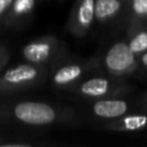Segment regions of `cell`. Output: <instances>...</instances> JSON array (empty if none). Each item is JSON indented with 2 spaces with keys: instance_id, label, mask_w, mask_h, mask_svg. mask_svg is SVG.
<instances>
[{
  "instance_id": "cell-1",
  "label": "cell",
  "mask_w": 147,
  "mask_h": 147,
  "mask_svg": "<svg viewBox=\"0 0 147 147\" xmlns=\"http://www.w3.org/2000/svg\"><path fill=\"white\" fill-rule=\"evenodd\" d=\"M15 117L30 125H45L54 122L56 114L55 110L42 102L36 101H23L14 108Z\"/></svg>"
},
{
  "instance_id": "cell-2",
  "label": "cell",
  "mask_w": 147,
  "mask_h": 147,
  "mask_svg": "<svg viewBox=\"0 0 147 147\" xmlns=\"http://www.w3.org/2000/svg\"><path fill=\"white\" fill-rule=\"evenodd\" d=\"M105 62L110 71L122 74L129 70L134 63V53L131 51L127 44L117 42L108 51Z\"/></svg>"
},
{
  "instance_id": "cell-3",
  "label": "cell",
  "mask_w": 147,
  "mask_h": 147,
  "mask_svg": "<svg viewBox=\"0 0 147 147\" xmlns=\"http://www.w3.org/2000/svg\"><path fill=\"white\" fill-rule=\"evenodd\" d=\"M127 110V105L123 100H100L93 106V111L102 118H116L124 115Z\"/></svg>"
},
{
  "instance_id": "cell-4",
  "label": "cell",
  "mask_w": 147,
  "mask_h": 147,
  "mask_svg": "<svg viewBox=\"0 0 147 147\" xmlns=\"http://www.w3.org/2000/svg\"><path fill=\"white\" fill-rule=\"evenodd\" d=\"M38 71L30 64H20L7 70L3 75V80L11 85H20L30 83L36 79Z\"/></svg>"
},
{
  "instance_id": "cell-5",
  "label": "cell",
  "mask_w": 147,
  "mask_h": 147,
  "mask_svg": "<svg viewBox=\"0 0 147 147\" xmlns=\"http://www.w3.org/2000/svg\"><path fill=\"white\" fill-rule=\"evenodd\" d=\"M52 52V45L45 41H33L28 44L23 48V56L32 62V63H40L47 60Z\"/></svg>"
},
{
  "instance_id": "cell-6",
  "label": "cell",
  "mask_w": 147,
  "mask_h": 147,
  "mask_svg": "<svg viewBox=\"0 0 147 147\" xmlns=\"http://www.w3.org/2000/svg\"><path fill=\"white\" fill-rule=\"evenodd\" d=\"M121 9L119 0H95L94 3V17L105 21L117 14Z\"/></svg>"
},
{
  "instance_id": "cell-7",
  "label": "cell",
  "mask_w": 147,
  "mask_h": 147,
  "mask_svg": "<svg viewBox=\"0 0 147 147\" xmlns=\"http://www.w3.org/2000/svg\"><path fill=\"white\" fill-rule=\"evenodd\" d=\"M109 90V82L106 78L95 77L84 82L80 86V91L84 95L87 96H100L108 92Z\"/></svg>"
},
{
  "instance_id": "cell-8",
  "label": "cell",
  "mask_w": 147,
  "mask_h": 147,
  "mask_svg": "<svg viewBox=\"0 0 147 147\" xmlns=\"http://www.w3.org/2000/svg\"><path fill=\"white\" fill-rule=\"evenodd\" d=\"M83 72V69L78 64H69L60 68L54 74V82L57 85H67L74 80H76Z\"/></svg>"
},
{
  "instance_id": "cell-9",
  "label": "cell",
  "mask_w": 147,
  "mask_h": 147,
  "mask_svg": "<svg viewBox=\"0 0 147 147\" xmlns=\"http://www.w3.org/2000/svg\"><path fill=\"white\" fill-rule=\"evenodd\" d=\"M95 0H82L77 11V21L82 28H88L94 20Z\"/></svg>"
},
{
  "instance_id": "cell-10",
  "label": "cell",
  "mask_w": 147,
  "mask_h": 147,
  "mask_svg": "<svg viewBox=\"0 0 147 147\" xmlns=\"http://www.w3.org/2000/svg\"><path fill=\"white\" fill-rule=\"evenodd\" d=\"M122 124H123V129H125V130H129V131L139 130V129H142L144 126H146L147 116H142V115L127 116V117L123 118Z\"/></svg>"
},
{
  "instance_id": "cell-11",
  "label": "cell",
  "mask_w": 147,
  "mask_h": 147,
  "mask_svg": "<svg viewBox=\"0 0 147 147\" xmlns=\"http://www.w3.org/2000/svg\"><path fill=\"white\" fill-rule=\"evenodd\" d=\"M127 45L134 54L147 51V32L144 31L138 33L136 37L131 39V41Z\"/></svg>"
},
{
  "instance_id": "cell-12",
  "label": "cell",
  "mask_w": 147,
  "mask_h": 147,
  "mask_svg": "<svg viewBox=\"0 0 147 147\" xmlns=\"http://www.w3.org/2000/svg\"><path fill=\"white\" fill-rule=\"evenodd\" d=\"M34 7V0H14L13 10L16 15H23L32 10Z\"/></svg>"
},
{
  "instance_id": "cell-13",
  "label": "cell",
  "mask_w": 147,
  "mask_h": 147,
  "mask_svg": "<svg viewBox=\"0 0 147 147\" xmlns=\"http://www.w3.org/2000/svg\"><path fill=\"white\" fill-rule=\"evenodd\" d=\"M132 9L139 16L147 15V0H132Z\"/></svg>"
},
{
  "instance_id": "cell-14",
  "label": "cell",
  "mask_w": 147,
  "mask_h": 147,
  "mask_svg": "<svg viewBox=\"0 0 147 147\" xmlns=\"http://www.w3.org/2000/svg\"><path fill=\"white\" fill-rule=\"evenodd\" d=\"M14 0H0V15H2L11 5Z\"/></svg>"
},
{
  "instance_id": "cell-15",
  "label": "cell",
  "mask_w": 147,
  "mask_h": 147,
  "mask_svg": "<svg viewBox=\"0 0 147 147\" xmlns=\"http://www.w3.org/2000/svg\"><path fill=\"white\" fill-rule=\"evenodd\" d=\"M26 147L28 145H25V144H6V145H3V147Z\"/></svg>"
},
{
  "instance_id": "cell-16",
  "label": "cell",
  "mask_w": 147,
  "mask_h": 147,
  "mask_svg": "<svg viewBox=\"0 0 147 147\" xmlns=\"http://www.w3.org/2000/svg\"><path fill=\"white\" fill-rule=\"evenodd\" d=\"M141 62H142V64L147 68V53H145V54L142 55V57H141Z\"/></svg>"
},
{
  "instance_id": "cell-17",
  "label": "cell",
  "mask_w": 147,
  "mask_h": 147,
  "mask_svg": "<svg viewBox=\"0 0 147 147\" xmlns=\"http://www.w3.org/2000/svg\"><path fill=\"white\" fill-rule=\"evenodd\" d=\"M0 59H1V56H0Z\"/></svg>"
}]
</instances>
